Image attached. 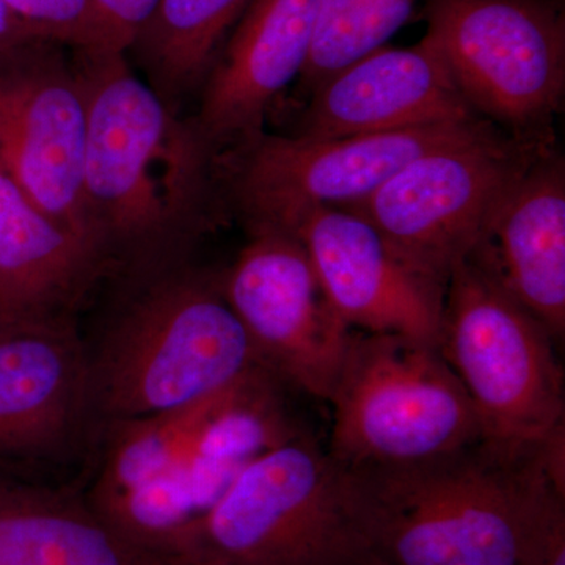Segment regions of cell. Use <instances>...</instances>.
<instances>
[{"mask_svg": "<svg viewBox=\"0 0 565 565\" xmlns=\"http://www.w3.org/2000/svg\"><path fill=\"white\" fill-rule=\"evenodd\" d=\"M70 52L87 106L82 206L93 247L107 273L132 277L184 262L215 212L217 156L125 51Z\"/></svg>", "mask_w": 565, "mask_h": 565, "instance_id": "obj_1", "label": "cell"}, {"mask_svg": "<svg viewBox=\"0 0 565 565\" xmlns=\"http://www.w3.org/2000/svg\"><path fill=\"white\" fill-rule=\"evenodd\" d=\"M553 341L481 252L449 275L437 349L470 397L487 440L537 445L563 426L564 377Z\"/></svg>", "mask_w": 565, "mask_h": 565, "instance_id": "obj_6", "label": "cell"}, {"mask_svg": "<svg viewBox=\"0 0 565 565\" xmlns=\"http://www.w3.org/2000/svg\"><path fill=\"white\" fill-rule=\"evenodd\" d=\"M493 129L476 118L334 139L262 132L223 156L218 167L248 228L292 234L311 212L363 202L419 156Z\"/></svg>", "mask_w": 565, "mask_h": 565, "instance_id": "obj_9", "label": "cell"}, {"mask_svg": "<svg viewBox=\"0 0 565 565\" xmlns=\"http://www.w3.org/2000/svg\"><path fill=\"white\" fill-rule=\"evenodd\" d=\"M515 565H565V486L542 490Z\"/></svg>", "mask_w": 565, "mask_h": 565, "instance_id": "obj_23", "label": "cell"}, {"mask_svg": "<svg viewBox=\"0 0 565 565\" xmlns=\"http://www.w3.org/2000/svg\"><path fill=\"white\" fill-rule=\"evenodd\" d=\"M98 253L52 221L0 166V310L17 326H65L106 274Z\"/></svg>", "mask_w": 565, "mask_h": 565, "instance_id": "obj_16", "label": "cell"}, {"mask_svg": "<svg viewBox=\"0 0 565 565\" xmlns=\"http://www.w3.org/2000/svg\"><path fill=\"white\" fill-rule=\"evenodd\" d=\"M292 234L352 330L437 345L446 286L405 262L373 225L353 212L318 210Z\"/></svg>", "mask_w": 565, "mask_h": 565, "instance_id": "obj_12", "label": "cell"}, {"mask_svg": "<svg viewBox=\"0 0 565 565\" xmlns=\"http://www.w3.org/2000/svg\"><path fill=\"white\" fill-rule=\"evenodd\" d=\"M418 0H322L310 54L299 76L303 95L337 71L381 50L407 24Z\"/></svg>", "mask_w": 565, "mask_h": 565, "instance_id": "obj_21", "label": "cell"}, {"mask_svg": "<svg viewBox=\"0 0 565 565\" xmlns=\"http://www.w3.org/2000/svg\"><path fill=\"white\" fill-rule=\"evenodd\" d=\"M322 0H252L202 85L193 125L221 161L258 137L274 99L299 79Z\"/></svg>", "mask_w": 565, "mask_h": 565, "instance_id": "obj_14", "label": "cell"}, {"mask_svg": "<svg viewBox=\"0 0 565 565\" xmlns=\"http://www.w3.org/2000/svg\"><path fill=\"white\" fill-rule=\"evenodd\" d=\"M476 118L424 35L415 46L371 52L322 82L310 95L297 136L334 139Z\"/></svg>", "mask_w": 565, "mask_h": 565, "instance_id": "obj_15", "label": "cell"}, {"mask_svg": "<svg viewBox=\"0 0 565 565\" xmlns=\"http://www.w3.org/2000/svg\"><path fill=\"white\" fill-rule=\"evenodd\" d=\"M3 2L40 39L57 41L68 50H117L93 0Z\"/></svg>", "mask_w": 565, "mask_h": 565, "instance_id": "obj_22", "label": "cell"}, {"mask_svg": "<svg viewBox=\"0 0 565 565\" xmlns=\"http://www.w3.org/2000/svg\"><path fill=\"white\" fill-rule=\"evenodd\" d=\"M137 280L87 352L99 427L196 403L262 364L226 302L222 274L178 262Z\"/></svg>", "mask_w": 565, "mask_h": 565, "instance_id": "obj_3", "label": "cell"}, {"mask_svg": "<svg viewBox=\"0 0 565 565\" xmlns=\"http://www.w3.org/2000/svg\"><path fill=\"white\" fill-rule=\"evenodd\" d=\"M36 39L40 36H36L20 18L14 17L13 11L0 0V65Z\"/></svg>", "mask_w": 565, "mask_h": 565, "instance_id": "obj_25", "label": "cell"}, {"mask_svg": "<svg viewBox=\"0 0 565 565\" xmlns=\"http://www.w3.org/2000/svg\"><path fill=\"white\" fill-rule=\"evenodd\" d=\"M424 20L476 117L519 140L552 141L565 95L557 0H426Z\"/></svg>", "mask_w": 565, "mask_h": 565, "instance_id": "obj_7", "label": "cell"}, {"mask_svg": "<svg viewBox=\"0 0 565 565\" xmlns=\"http://www.w3.org/2000/svg\"><path fill=\"white\" fill-rule=\"evenodd\" d=\"M14 326H17V323H11L9 319L6 318V315L2 313V310H0V334L7 332V330Z\"/></svg>", "mask_w": 565, "mask_h": 565, "instance_id": "obj_26", "label": "cell"}, {"mask_svg": "<svg viewBox=\"0 0 565 565\" xmlns=\"http://www.w3.org/2000/svg\"><path fill=\"white\" fill-rule=\"evenodd\" d=\"M85 147L87 106L71 52L33 40L0 65V166L39 210L95 250L82 206Z\"/></svg>", "mask_w": 565, "mask_h": 565, "instance_id": "obj_11", "label": "cell"}, {"mask_svg": "<svg viewBox=\"0 0 565 565\" xmlns=\"http://www.w3.org/2000/svg\"><path fill=\"white\" fill-rule=\"evenodd\" d=\"M188 565H370L344 471L307 434L275 446L212 505Z\"/></svg>", "mask_w": 565, "mask_h": 565, "instance_id": "obj_5", "label": "cell"}, {"mask_svg": "<svg viewBox=\"0 0 565 565\" xmlns=\"http://www.w3.org/2000/svg\"><path fill=\"white\" fill-rule=\"evenodd\" d=\"M93 3L114 46L126 52L158 0H93Z\"/></svg>", "mask_w": 565, "mask_h": 565, "instance_id": "obj_24", "label": "cell"}, {"mask_svg": "<svg viewBox=\"0 0 565 565\" xmlns=\"http://www.w3.org/2000/svg\"><path fill=\"white\" fill-rule=\"evenodd\" d=\"M553 340L565 332V163L550 147L516 184L476 248Z\"/></svg>", "mask_w": 565, "mask_h": 565, "instance_id": "obj_17", "label": "cell"}, {"mask_svg": "<svg viewBox=\"0 0 565 565\" xmlns=\"http://www.w3.org/2000/svg\"><path fill=\"white\" fill-rule=\"evenodd\" d=\"M552 141L500 129L419 156L363 202L344 211L373 225L394 250L446 286L486 243L501 207Z\"/></svg>", "mask_w": 565, "mask_h": 565, "instance_id": "obj_8", "label": "cell"}, {"mask_svg": "<svg viewBox=\"0 0 565 565\" xmlns=\"http://www.w3.org/2000/svg\"><path fill=\"white\" fill-rule=\"evenodd\" d=\"M345 478L367 564L515 565L542 490L565 486V429L537 445L486 438L418 467Z\"/></svg>", "mask_w": 565, "mask_h": 565, "instance_id": "obj_2", "label": "cell"}, {"mask_svg": "<svg viewBox=\"0 0 565 565\" xmlns=\"http://www.w3.org/2000/svg\"><path fill=\"white\" fill-rule=\"evenodd\" d=\"M327 452L345 473L403 470L486 440L437 345L353 330L330 394Z\"/></svg>", "mask_w": 565, "mask_h": 565, "instance_id": "obj_4", "label": "cell"}, {"mask_svg": "<svg viewBox=\"0 0 565 565\" xmlns=\"http://www.w3.org/2000/svg\"><path fill=\"white\" fill-rule=\"evenodd\" d=\"M95 427L87 351L73 323L0 334V462H66Z\"/></svg>", "mask_w": 565, "mask_h": 565, "instance_id": "obj_13", "label": "cell"}, {"mask_svg": "<svg viewBox=\"0 0 565 565\" xmlns=\"http://www.w3.org/2000/svg\"><path fill=\"white\" fill-rule=\"evenodd\" d=\"M0 565H166L134 548L90 504L0 487Z\"/></svg>", "mask_w": 565, "mask_h": 565, "instance_id": "obj_18", "label": "cell"}, {"mask_svg": "<svg viewBox=\"0 0 565 565\" xmlns=\"http://www.w3.org/2000/svg\"><path fill=\"white\" fill-rule=\"evenodd\" d=\"M557 2H563V0H557Z\"/></svg>", "mask_w": 565, "mask_h": 565, "instance_id": "obj_27", "label": "cell"}, {"mask_svg": "<svg viewBox=\"0 0 565 565\" xmlns=\"http://www.w3.org/2000/svg\"><path fill=\"white\" fill-rule=\"evenodd\" d=\"M222 289L258 362L292 392L327 403L353 330L333 310L297 236L250 230Z\"/></svg>", "mask_w": 565, "mask_h": 565, "instance_id": "obj_10", "label": "cell"}, {"mask_svg": "<svg viewBox=\"0 0 565 565\" xmlns=\"http://www.w3.org/2000/svg\"><path fill=\"white\" fill-rule=\"evenodd\" d=\"M252 0H158L126 54L147 84L180 109L204 79Z\"/></svg>", "mask_w": 565, "mask_h": 565, "instance_id": "obj_19", "label": "cell"}, {"mask_svg": "<svg viewBox=\"0 0 565 565\" xmlns=\"http://www.w3.org/2000/svg\"><path fill=\"white\" fill-rule=\"evenodd\" d=\"M217 393L196 403L106 426V448L92 494L115 492L169 470L199 433Z\"/></svg>", "mask_w": 565, "mask_h": 565, "instance_id": "obj_20", "label": "cell"}]
</instances>
